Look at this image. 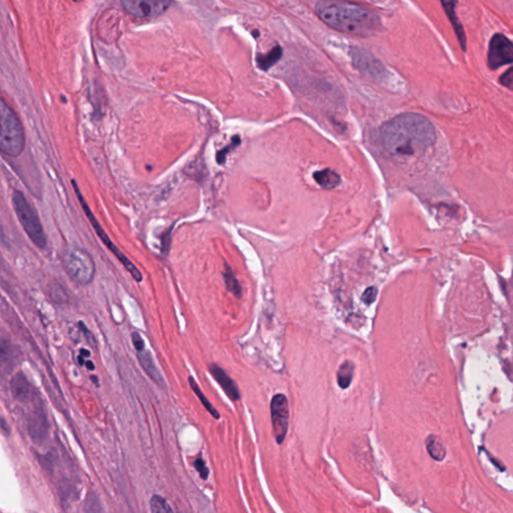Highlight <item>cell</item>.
I'll return each mask as SVG.
<instances>
[{"mask_svg":"<svg viewBox=\"0 0 513 513\" xmlns=\"http://www.w3.org/2000/svg\"><path fill=\"white\" fill-rule=\"evenodd\" d=\"M137 357L142 370L146 372V374L150 377L151 380L157 383V385L165 387L164 378H162V374H160L157 366L153 362V356H151L150 351L146 349L137 351Z\"/></svg>","mask_w":513,"mask_h":513,"instance_id":"5bb4252c","label":"cell"},{"mask_svg":"<svg viewBox=\"0 0 513 513\" xmlns=\"http://www.w3.org/2000/svg\"><path fill=\"white\" fill-rule=\"evenodd\" d=\"M78 327H80L81 331L83 332V336H85V340H87V342L89 343L90 347L96 348V338H94V334H92V332H90V330L87 329V327L85 326V324L83 322V321H80V322H78Z\"/></svg>","mask_w":513,"mask_h":513,"instance_id":"d4e9b609","label":"cell"},{"mask_svg":"<svg viewBox=\"0 0 513 513\" xmlns=\"http://www.w3.org/2000/svg\"><path fill=\"white\" fill-rule=\"evenodd\" d=\"M317 13L327 26L348 35L370 36L381 29L376 13L351 2H326L317 6Z\"/></svg>","mask_w":513,"mask_h":513,"instance_id":"7a4b0ae2","label":"cell"},{"mask_svg":"<svg viewBox=\"0 0 513 513\" xmlns=\"http://www.w3.org/2000/svg\"><path fill=\"white\" fill-rule=\"evenodd\" d=\"M26 148V133L17 114L2 99L0 106V150L8 157H19Z\"/></svg>","mask_w":513,"mask_h":513,"instance_id":"3957f363","label":"cell"},{"mask_svg":"<svg viewBox=\"0 0 513 513\" xmlns=\"http://www.w3.org/2000/svg\"><path fill=\"white\" fill-rule=\"evenodd\" d=\"M78 362L81 366L85 365V358H83V355L80 354V356L78 357Z\"/></svg>","mask_w":513,"mask_h":513,"instance_id":"d6a6232c","label":"cell"},{"mask_svg":"<svg viewBox=\"0 0 513 513\" xmlns=\"http://www.w3.org/2000/svg\"><path fill=\"white\" fill-rule=\"evenodd\" d=\"M513 62V44L503 35H496L490 40L488 49V67L496 69Z\"/></svg>","mask_w":513,"mask_h":513,"instance_id":"9c48e42d","label":"cell"},{"mask_svg":"<svg viewBox=\"0 0 513 513\" xmlns=\"http://www.w3.org/2000/svg\"><path fill=\"white\" fill-rule=\"evenodd\" d=\"M440 1H441L445 12H446L447 17H448L452 26H453L461 49L463 51H466V35H465L464 29H463L462 24H461L455 12L456 4H457L458 0H440Z\"/></svg>","mask_w":513,"mask_h":513,"instance_id":"4fadbf2b","label":"cell"},{"mask_svg":"<svg viewBox=\"0 0 513 513\" xmlns=\"http://www.w3.org/2000/svg\"><path fill=\"white\" fill-rule=\"evenodd\" d=\"M49 295L51 301L60 307L67 305V300H69L65 288H63L62 285L58 283H51L49 285Z\"/></svg>","mask_w":513,"mask_h":513,"instance_id":"44dd1931","label":"cell"},{"mask_svg":"<svg viewBox=\"0 0 513 513\" xmlns=\"http://www.w3.org/2000/svg\"><path fill=\"white\" fill-rule=\"evenodd\" d=\"M355 365L351 361H345L339 368L337 373V382L339 387L347 389L353 379Z\"/></svg>","mask_w":513,"mask_h":513,"instance_id":"e0dca14e","label":"cell"},{"mask_svg":"<svg viewBox=\"0 0 513 513\" xmlns=\"http://www.w3.org/2000/svg\"><path fill=\"white\" fill-rule=\"evenodd\" d=\"M0 426H1V431H2V433L4 434V435H6V436L10 435V433H11L10 426H9V424L8 423V422H6V420L4 419L3 417L1 418V425H0Z\"/></svg>","mask_w":513,"mask_h":513,"instance_id":"f1b7e54d","label":"cell"},{"mask_svg":"<svg viewBox=\"0 0 513 513\" xmlns=\"http://www.w3.org/2000/svg\"><path fill=\"white\" fill-rule=\"evenodd\" d=\"M72 187H74V192H76V196H78V202H80L81 208H83V212H85V216H87V218L89 219L90 224H92V228H94V230H96V234H98L99 239L103 241V243L105 244L106 247L108 248V250H110V252H112V254L115 255V257L117 258V260H119V263L123 264L124 269H126V270L128 271V273H130L131 276H132L133 277V279L135 280V281L141 283V282L142 281V274L141 271H140L139 268H137V267L135 266V264H133V262L131 261V260L128 259V258L126 257V255H124V253L121 252V251L119 250V249L115 245L114 242H112V239H110V236L106 234L105 229H103L101 224H99V221L96 220V216H94V212H92L90 205H87V202H85V198H83V193H81L80 187H78V183H76V180H74H74H72Z\"/></svg>","mask_w":513,"mask_h":513,"instance_id":"8992f818","label":"cell"},{"mask_svg":"<svg viewBox=\"0 0 513 513\" xmlns=\"http://www.w3.org/2000/svg\"><path fill=\"white\" fill-rule=\"evenodd\" d=\"M49 423L42 402L38 401L35 410L27 419V432L36 445L44 444L49 437Z\"/></svg>","mask_w":513,"mask_h":513,"instance_id":"30bf717a","label":"cell"},{"mask_svg":"<svg viewBox=\"0 0 513 513\" xmlns=\"http://www.w3.org/2000/svg\"><path fill=\"white\" fill-rule=\"evenodd\" d=\"M189 384L190 386H191L192 390L195 392L196 397L200 399L201 403H202L203 405H204V407L207 409L208 412H209L215 419H220V413L218 412V410L212 406L211 402H210L207 397L205 396L204 393H203L202 390L200 389L198 383H196L195 379L193 378V376L189 377Z\"/></svg>","mask_w":513,"mask_h":513,"instance_id":"ac0fdd59","label":"cell"},{"mask_svg":"<svg viewBox=\"0 0 513 513\" xmlns=\"http://www.w3.org/2000/svg\"><path fill=\"white\" fill-rule=\"evenodd\" d=\"M316 183L323 189H335L341 184V178L336 171L330 169H321L315 171L313 175Z\"/></svg>","mask_w":513,"mask_h":513,"instance_id":"9a60e30c","label":"cell"},{"mask_svg":"<svg viewBox=\"0 0 513 513\" xmlns=\"http://www.w3.org/2000/svg\"><path fill=\"white\" fill-rule=\"evenodd\" d=\"M121 6L133 17L153 19L168 10L171 0H121Z\"/></svg>","mask_w":513,"mask_h":513,"instance_id":"52a82bcc","label":"cell"},{"mask_svg":"<svg viewBox=\"0 0 513 513\" xmlns=\"http://www.w3.org/2000/svg\"><path fill=\"white\" fill-rule=\"evenodd\" d=\"M80 353L83 355V357H87V358H89L90 356V352L89 350L85 349V348H83V349H81Z\"/></svg>","mask_w":513,"mask_h":513,"instance_id":"4dcf8cb0","label":"cell"},{"mask_svg":"<svg viewBox=\"0 0 513 513\" xmlns=\"http://www.w3.org/2000/svg\"><path fill=\"white\" fill-rule=\"evenodd\" d=\"M83 510L87 512H103V508H101V503H99L98 494L96 492L90 491L87 494Z\"/></svg>","mask_w":513,"mask_h":513,"instance_id":"603a6c76","label":"cell"},{"mask_svg":"<svg viewBox=\"0 0 513 513\" xmlns=\"http://www.w3.org/2000/svg\"><path fill=\"white\" fill-rule=\"evenodd\" d=\"M426 447L428 453L434 460L441 461L446 455V449L442 440L438 436L430 435L427 437Z\"/></svg>","mask_w":513,"mask_h":513,"instance_id":"2e32d148","label":"cell"},{"mask_svg":"<svg viewBox=\"0 0 513 513\" xmlns=\"http://www.w3.org/2000/svg\"><path fill=\"white\" fill-rule=\"evenodd\" d=\"M62 265L69 279L81 286H87L94 281L96 265L92 256L81 248H71L65 251Z\"/></svg>","mask_w":513,"mask_h":513,"instance_id":"5b68a950","label":"cell"},{"mask_svg":"<svg viewBox=\"0 0 513 513\" xmlns=\"http://www.w3.org/2000/svg\"><path fill=\"white\" fill-rule=\"evenodd\" d=\"M271 417L276 442L282 444L286 438L290 419L288 399L284 394H277L273 397L271 401Z\"/></svg>","mask_w":513,"mask_h":513,"instance_id":"ba28073f","label":"cell"},{"mask_svg":"<svg viewBox=\"0 0 513 513\" xmlns=\"http://www.w3.org/2000/svg\"><path fill=\"white\" fill-rule=\"evenodd\" d=\"M151 512L153 513L159 512H173L171 506L167 503L166 499L160 496H151L150 501Z\"/></svg>","mask_w":513,"mask_h":513,"instance_id":"7402d4cb","label":"cell"},{"mask_svg":"<svg viewBox=\"0 0 513 513\" xmlns=\"http://www.w3.org/2000/svg\"><path fill=\"white\" fill-rule=\"evenodd\" d=\"M132 341L133 347L137 351H142L144 349V341L142 338L141 334L139 332L135 331L132 333Z\"/></svg>","mask_w":513,"mask_h":513,"instance_id":"83f0119b","label":"cell"},{"mask_svg":"<svg viewBox=\"0 0 513 513\" xmlns=\"http://www.w3.org/2000/svg\"><path fill=\"white\" fill-rule=\"evenodd\" d=\"M12 207L20 225L36 247L44 249L47 245V235L35 208L27 200L22 191L15 190L12 193Z\"/></svg>","mask_w":513,"mask_h":513,"instance_id":"277c9868","label":"cell"},{"mask_svg":"<svg viewBox=\"0 0 513 513\" xmlns=\"http://www.w3.org/2000/svg\"><path fill=\"white\" fill-rule=\"evenodd\" d=\"M377 294H378V291H377V289L375 288V287H369V288L366 289L365 292L363 293L362 301L365 303L366 305H371L372 303L376 300Z\"/></svg>","mask_w":513,"mask_h":513,"instance_id":"484cf974","label":"cell"},{"mask_svg":"<svg viewBox=\"0 0 513 513\" xmlns=\"http://www.w3.org/2000/svg\"><path fill=\"white\" fill-rule=\"evenodd\" d=\"M224 280H225L226 287H227L228 291L230 293L234 294L236 297H242V287L239 285L238 279L236 276L233 273L232 269L230 266L226 265L225 272H224Z\"/></svg>","mask_w":513,"mask_h":513,"instance_id":"ffe728a7","label":"cell"},{"mask_svg":"<svg viewBox=\"0 0 513 513\" xmlns=\"http://www.w3.org/2000/svg\"><path fill=\"white\" fill-rule=\"evenodd\" d=\"M194 467H195L196 471L200 474L201 478L207 480L209 478L210 470L205 466V460H203L202 455L198 456L194 461Z\"/></svg>","mask_w":513,"mask_h":513,"instance_id":"cb8c5ba5","label":"cell"},{"mask_svg":"<svg viewBox=\"0 0 513 513\" xmlns=\"http://www.w3.org/2000/svg\"><path fill=\"white\" fill-rule=\"evenodd\" d=\"M10 391L13 398L19 403H29L33 400V388L24 372L19 371L10 379Z\"/></svg>","mask_w":513,"mask_h":513,"instance_id":"8fae6325","label":"cell"},{"mask_svg":"<svg viewBox=\"0 0 513 513\" xmlns=\"http://www.w3.org/2000/svg\"><path fill=\"white\" fill-rule=\"evenodd\" d=\"M499 81H501V85H505V87H507V89H510L513 92V67L508 69L505 74H503V76H501V80H499Z\"/></svg>","mask_w":513,"mask_h":513,"instance_id":"4316f807","label":"cell"},{"mask_svg":"<svg viewBox=\"0 0 513 513\" xmlns=\"http://www.w3.org/2000/svg\"><path fill=\"white\" fill-rule=\"evenodd\" d=\"M281 56V47H276L270 51V53H267L266 56H259V58H258V63H259V67H261L262 69H264V71H268V69H271L276 62H279Z\"/></svg>","mask_w":513,"mask_h":513,"instance_id":"d6986e66","label":"cell"},{"mask_svg":"<svg viewBox=\"0 0 513 513\" xmlns=\"http://www.w3.org/2000/svg\"><path fill=\"white\" fill-rule=\"evenodd\" d=\"M381 140L386 151L395 157H420L435 144L436 130L423 115L407 112L382 126Z\"/></svg>","mask_w":513,"mask_h":513,"instance_id":"6da1fadb","label":"cell"},{"mask_svg":"<svg viewBox=\"0 0 513 513\" xmlns=\"http://www.w3.org/2000/svg\"><path fill=\"white\" fill-rule=\"evenodd\" d=\"M90 380H92V382H94V385L99 386V382L98 376H94V375H92V376H90Z\"/></svg>","mask_w":513,"mask_h":513,"instance_id":"1f68e13d","label":"cell"},{"mask_svg":"<svg viewBox=\"0 0 513 513\" xmlns=\"http://www.w3.org/2000/svg\"><path fill=\"white\" fill-rule=\"evenodd\" d=\"M209 371L211 373L212 376L214 377L215 380L218 382L219 385L221 386L224 392L227 394V396L232 401H238L241 398V394H239V390L236 382L233 380L229 375L224 371V369H221L220 366L215 363H211L209 365Z\"/></svg>","mask_w":513,"mask_h":513,"instance_id":"7c38bea8","label":"cell"},{"mask_svg":"<svg viewBox=\"0 0 513 513\" xmlns=\"http://www.w3.org/2000/svg\"><path fill=\"white\" fill-rule=\"evenodd\" d=\"M74 1H76V2H80V1H81V0H74Z\"/></svg>","mask_w":513,"mask_h":513,"instance_id":"836d02e7","label":"cell"},{"mask_svg":"<svg viewBox=\"0 0 513 513\" xmlns=\"http://www.w3.org/2000/svg\"><path fill=\"white\" fill-rule=\"evenodd\" d=\"M85 367L87 368V369L90 370V371H94V369H96V366H94V362L92 361H85Z\"/></svg>","mask_w":513,"mask_h":513,"instance_id":"f546056e","label":"cell"}]
</instances>
